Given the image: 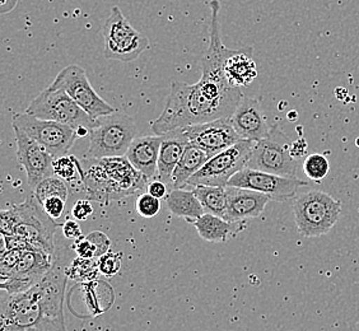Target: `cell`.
Masks as SVG:
<instances>
[{
    "label": "cell",
    "instance_id": "cell-1",
    "mask_svg": "<svg viewBox=\"0 0 359 331\" xmlns=\"http://www.w3.org/2000/svg\"><path fill=\"white\" fill-rule=\"evenodd\" d=\"M218 4L210 7L209 45L201 59V79L194 84L172 82L166 106L152 123L156 135L205 124L219 119H231L241 101V88L232 87L224 73L226 62L237 48H228L222 42Z\"/></svg>",
    "mask_w": 359,
    "mask_h": 331
},
{
    "label": "cell",
    "instance_id": "cell-2",
    "mask_svg": "<svg viewBox=\"0 0 359 331\" xmlns=\"http://www.w3.org/2000/svg\"><path fill=\"white\" fill-rule=\"evenodd\" d=\"M67 266L62 256L54 260L48 276L31 290L0 298V331H67L62 312Z\"/></svg>",
    "mask_w": 359,
    "mask_h": 331
},
{
    "label": "cell",
    "instance_id": "cell-3",
    "mask_svg": "<svg viewBox=\"0 0 359 331\" xmlns=\"http://www.w3.org/2000/svg\"><path fill=\"white\" fill-rule=\"evenodd\" d=\"M82 184L88 201L107 205L110 201H120L148 187L143 173L124 157L81 161Z\"/></svg>",
    "mask_w": 359,
    "mask_h": 331
},
{
    "label": "cell",
    "instance_id": "cell-4",
    "mask_svg": "<svg viewBox=\"0 0 359 331\" xmlns=\"http://www.w3.org/2000/svg\"><path fill=\"white\" fill-rule=\"evenodd\" d=\"M60 224L45 213L35 195H29L21 204L3 209L0 231L3 236H17L48 255L55 252L56 228Z\"/></svg>",
    "mask_w": 359,
    "mask_h": 331
},
{
    "label": "cell",
    "instance_id": "cell-5",
    "mask_svg": "<svg viewBox=\"0 0 359 331\" xmlns=\"http://www.w3.org/2000/svg\"><path fill=\"white\" fill-rule=\"evenodd\" d=\"M137 134L138 129L134 120L121 112L96 119V124L90 129L88 137L90 147L86 158L124 157L133 140L138 137Z\"/></svg>",
    "mask_w": 359,
    "mask_h": 331
},
{
    "label": "cell",
    "instance_id": "cell-6",
    "mask_svg": "<svg viewBox=\"0 0 359 331\" xmlns=\"http://www.w3.org/2000/svg\"><path fill=\"white\" fill-rule=\"evenodd\" d=\"M293 214L298 232L315 238L329 234L338 223L341 203L327 193L310 190L294 198Z\"/></svg>",
    "mask_w": 359,
    "mask_h": 331
},
{
    "label": "cell",
    "instance_id": "cell-7",
    "mask_svg": "<svg viewBox=\"0 0 359 331\" xmlns=\"http://www.w3.org/2000/svg\"><path fill=\"white\" fill-rule=\"evenodd\" d=\"M104 55L109 60L129 62L149 48V40L128 21L120 8H111L109 18L104 22Z\"/></svg>",
    "mask_w": 359,
    "mask_h": 331
},
{
    "label": "cell",
    "instance_id": "cell-8",
    "mask_svg": "<svg viewBox=\"0 0 359 331\" xmlns=\"http://www.w3.org/2000/svg\"><path fill=\"white\" fill-rule=\"evenodd\" d=\"M25 112L41 120L68 125L74 130L79 128L92 129L96 124V119L90 118L65 90L51 84L36 97Z\"/></svg>",
    "mask_w": 359,
    "mask_h": 331
},
{
    "label": "cell",
    "instance_id": "cell-9",
    "mask_svg": "<svg viewBox=\"0 0 359 331\" xmlns=\"http://www.w3.org/2000/svg\"><path fill=\"white\" fill-rule=\"evenodd\" d=\"M301 161L290 154V143L279 125L270 129L269 135L257 142L246 168L278 175L283 177H297Z\"/></svg>",
    "mask_w": 359,
    "mask_h": 331
},
{
    "label": "cell",
    "instance_id": "cell-10",
    "mask_svg": "<svg viewBox=\"0 0 359 331\" xmlns=\"http://www.w3.org/2000/svg\"><path fill=\"white\" fill-rule=\"evenodd\" d=\"M255 142L240 140L226 151L209 158L199 173L189 181V187H227L228 181L248 167Z\"/></svg>",
    "mask_w": 359,
    "mask_h": 331
},
{
    "label": "cell",
    "instance_id": "cell-11",
    "mask_svg": "<svg viewBox=\"0 0 359 331\" xmlns=\"http://www.w3.org/2000/svg\"><path fill=\"white\" fill-rule=\"evenodd\" d=\"M12 125L18 126L28 137L35 139L54 158L68 156L70 148L78 139L76 131L68 125L41 120L26 112L14 114Z\"/></svg>",
    "mask_w": 359,
    "mask_h": 331
},
{
    "label": "cell",
    "instance_id": "cell-12",
    "mask_svg": "<svg viewBox=\"0 0 359 331\" xmlns=\"http://www.w3.org/2000/svg\"><path fill=\"white\" fill-rule=\"evenodd\" d=\"M53 87L62 88L69 95L82 110L86 111L90 118L98 119L106 115H111L116 110L107 104L102 97L97 93L92 87L86 70L72 64L68 65L56 76Z\"/></svg>",
    "mask_w": 359,
    "mask_h": 331
},
{
    "label": "cell",
    "instance_id": "cell-13",
    "mask_svg": "<svg viewBox=\"0 0 359 331\" xmlns=\"http://www.w3.org/2000/svg\"><path fill=\"white\" fill-rule=\"evenodd\" d=\"M307 185L309 182L298 177H283L257 170L243 168L228 181L227 187L249 189L268 195L271 201H285L294 198L298 189Z\"/></svg>",
    "mask_w": 359,
    "mask_h": 331
},
{
    "label": "cell",
    "instance_id": "cell-14",
    "mask_svg": "<svg viewBox=\"0 0 359 331\" xmlns=\"http://www.w3.org/2000/svg\"><path fill=\"white\" fill-rule=\"evenodd\" d=\"M13 130L17 142L18 163L27 173L28 187L35 190L43 180L54 176L55 158L40 143L28 137L18 126H13Z\"/></svg>",
    "mask_w": 359,
    "mask_h": 331
},
{
    "label": "cell",
    "instance_id": "cell-15",
    "mask_svg": "<svg viewBox=\"0 0 359 331\" xmlns=\"http://www.w3.org/2000/svg\"><path fill=\"white\" fill-rule=\"evenodd\" d=\"M53 256L45 252L25 251L12 273L1 279L0 288L8 295H20L40 283L53 268Z\"/></svg>",
    "mask_w": 359,
    "mask_h": 331
},
{
    "label": "cell",
    "instance_id": "cell-16",
    "mask_svg": "<svg viewBox=\"0 0 359 331\" xmlns=\"http://www.w3.org/2000/svg\"><path fill=\"white\" fill-rule=\"evenodd\" d=\"M185 133L189 143L207 153L209 158L242 140L231 123V119H219L205 124L193 125L185 128Z\"/></svg>",
    "mask_w": 359,
    "mask_h": 331
},
{
    "label": "cell",
    "instance_id": "cell-17",
    "mask_svg": "<svg viewBox=\"0 0 359 331\" xmlns=\"http://www.w3.org/2000/svg\"><path fill=\"white\" fill-rule=\"evenodd\" d=\"M237 134L242 140L260 142L269 135L270 128L263 110L262 98L242 97L231 118Z\"/></svg>",
    "mask_w": 359,
    "mask_h": 331
},
{
    "label": "cell",
    "instance_id": "cell-18",
    "mask_svg": "<svg viewBox=\"0 0 359 331\" xmlns=\"http://www.w3.org/2000/svg\"><path fill=\"white\" fill-rule=\"evenodd\" d=\"M271 198L265 194L249 189L227 187V210L224 219L228 222H245L262 215Z\"/></svg>",
    "mask_w": 359,
    "mask_h": 331
},
{
    "label": "cell",
    "instance_id": "cell-19",
    "mask_svg": "<svg viewBox=\"0 0 359 331\" xmlns=\"http://www.w3.org/2000/svg\"><path fill=\"white\" fill-rule=\"evenodd\" d=\"M187 139L185 128L168 131L162 135L161 151H159L158 173L157 180L165 182L167 187H172V176L175 168L187 148Z\"/></svg>",
    "mask_w": 359,
    "mask_h": 331
},
{
    "label": "cell",
    "instance_id": "cell-20",
    "mask_svg": "<svg viewBox=\"0 0 359 331\" xmlns=\"http://www.w3.org/2000/svg\"><path fill=\"white\" fill-rule=\"evenodd\" d=\"M161 143L162 135L137 137L126 153V158L148 181L154 179L158 173Z\"/></svg>",
    "mask_w": 359,
    "mask_h": 331
},
{
    "label": "cell",
    "instance_id": "cell-21",
    "mask_svg": "<svg viewBox=\"0 0 359 331\" xmlns=\"http://www.w3.org/2000/svg\"><path fill=\"white\" fill-rule=\"evenodd\" d=\"M190 223L196 228L201 240L215 243L235 238L246 228L245 222H228L224 218L208 213L203 214L199 219Z\"/></svg>",
    "mask_w": 359,
    "mask_h": 331
},
{
    "label": "cell",
    "instance_id": "cell-22",
    "mask_svg": "<svg viewBox=\"0 0 359 331\" xmlns=\"http://www.w3.org/2000/svg\"><path fill=\"white\" fill-rule=\"evenodd\" d=\"M227 81L232 87H248L257 76V65L254 60V48L251 46L237 48L235 54L228 58L224 67Z\"/></svg>",
    "mask_w": 359,
    "mask_h": 331
},
{
    "label": "cell",
    "instance_id": "cell-23",
    "mask_svg": "<svg viewBox=\"0 0 359 331\" xmlns=\"http://www.w3.org/2000/svg\"><path fill=\"white\" fill-rule=\"evenodd\" d=\"M166 204L175 217L185 218L187 222L196 221L205 214L193 190L172 189L167 195Z\"/></svg>",
    "mask_w": 359,
    "mask_h": 331
},
{
    "label": "cell",
    "instance_id": "cell-24",
    "mask_svg": "<svg viewBox=\"0 0 359 331\" xmlns=\"http://www.w3.org/2000/svg\"><path fill=\"white\" fill-rule=\"evenodd\" d=\"M209 161L207 153L193 144L187 145L185 152L175 168L172 189H185L194 175L199 173Z\"/></svg>",
    "mask_w": 359,
    "mask_h": 331
},
{
    "label": "cell",
    "instance_id": "cell-25",
    "mask_svg": "<svg viewBox=\"0 0 359 331\" xmlns=\"http://www.w3.org/2000/svg\"><path fill=\"white\" fill-rule=\"evenodd\" d=\"M193 191L205 213L224 218L227 210V187H196Z\"/></svg>",
    "mask_w": 359,
    "mask_h": 331
},
{
    "label": "cell",
    "instance_id": "cell-26",
    "mask_svg": "<svg viewBox=\"0 0 359 331\" xmlns=\"http://www.w3.org/2000/svg\"><path fill=\"white\" fill-rule=\"evenodd\" d=\"M34 195L40 204L48 198H62V201H67L69 196V187L67 181L54 175L40 182L34 190Z\"/></svg>",
    "mask_w": 359,
    "mask_h": 331
},
{
    "label": "cell",
    "instance_id": "cell-27",
    "mask_svg": "<svg viewBox=\"0 0 359 331\" xmlns=\"http://www.w3.org/2000/svg\"><path fill=\"white\" fill-rule=\"evenodd\" d=\"M98 264L97 259L87 260L82 257H76L72 260L69 266H67V276L68 279L76 282H90L95 281L98 276Z\"/></svg>",
    "mask_w": 359,
    "mask_h": 331
},
{
    "label": "cell",
    "instance_id": "cell-28",
    "mask_svg": "<svg viewBox=\"0 0 359 331\" xmlns=\"http://www.w3.org/2000/svg\"><path fill=\"white\" fill-rule=\"evenodd\" d=\"M81 170L82 163L76 156H62L54 159V175L67 182H72L76 180L82 181Z\"/></svg>",
    "mask_w": 359,
    "mask_h": 331
},
{
    "label": "cell",
    "instance_id": "cell-29",
    "mask_svg": "<svg viewBox=\"0 0 359 331\" xmlns=\"http://www.w3.org/2000/svg\"><path fill=\"white\" fill-rule=\"evenodd\" d=\"M304 173L307 179L312 181H323L330 173V162L325 154L313 153L304 158Z\"/></svg>",
    "mask_w": 359,
    "mask_h": 331
},
{
    "label": "cell",
    "instance_id": "cell-30",
    "mask_svg": "<svg viewBox=\"0 0 359 331\" xmlns=\"http://www.w3.org/2000/svg\"><path fill=\"white\" fill-rule=\"evenodd\" d=\"M98 270L104 276H114L118 274L121 269L123 264V254L121 252H107L97 259Z\"/></svg>",
    "mask_w": 359,
    "mask_h": 331
},
{
    "label": "cell",
    "instance_id": "cell-31",
    "mask_svg": "<svg viewBox=\"0 0 359 331\" xmlns=\"http://www.w3.org/2000/svg\"><path fill=\"white\" fill-rule=\"evenodd\" d=\"M135 208H137V212L140 217L151 219L159 213L161 201L154 198L151 194H142V195H139L138 199L135 201Z\"/></svg>",
    "mask_w": 359,
    "mask_h": 331
},
{
    "label": "cell",
    "instance_id": "cell-32",
    "mask_svg": "<svg viewBox=\"0 0 359 331\" xmlns=\"http://www.w3.org/2000/svg\"><path fill=\"white\" fill-rule=\"evenodd\" d=\"M23 252L25 251L21 250H3L0 257V281L6 279L12 273L21 260Z\"/></svg>",
    "mask_w": 359,
    "mask_h": 331
},
{
    "label": "cell",
    "instance_id": "cell-33",
    "mask_svg": "<svg viewBox=\"0 0 359 331\" xmlns=\"http://www.w3.org/2000/svg\"><path fill=\"white\" fill-rule=\"evenodd\" d=\"M86 238H88L95 245L97 250V259L104 255V254H107V252H110V238L102 234L101 231H93V232H90V235L86 236Z\"/></svg>",
    "mask_w": 359,
    "mask_h": 331
},
{
    "label": "cell",
    "instance_id": "cell-34",
    "mask_svg": "<svg viewBox=\"0 0 359 331\" xmlns=\"http://www.w3.org/2000/svg\"><path fill=\"white\" fill-rule=\"evenodd\" d=\"M65 203L62 198H48L45 201H42L41 207L43 208L45 213L48 214L51 219H59L62 218L64 209H65Z\"/></svg>",
    "mask_w": 359,
    "mask_h": 331
},
{
    "label": "cell",
    "instance_id": "cell-35",
    "mask_svg": "<svg viewBox=\"0 0 359 331\" xmlns=\"http://www.w3.org/2000/svg\"><path fill=\"white\" fill-rule=\"evenodd\" d=\"M72 248L76 251L78 257L87 259V260L97 259V250L96 248H95V245H93L88 238H86V237H82V238L74 241Z\"/></svg>",
    "mask_w": 359,
    "mask_h": 331
},
{
    "label": "cell",
    "instance_id": "cell-36",
    "mask_svg": "<svg viewBox=\"0 0 359 331\" xmlns=\"http://www.w3.org/2000/svg\"><path fill=\"white\" fill-rule=\"evenodd\" d=\"M3 242H4V250H21V251H35V252H41L37 248H34L31 243H28L26 240L17 236H3Z\"/></svg>",
    "mask_w": 359,
    "mask_h": 331
},
{
    "label": "cell",
    "instance_id": "cell-37",
    "mask_svg": "<svg viewBox=\"0 0 359 331\" xmlns=\"http://www.w3.org/2000/svg\"><path fill=\"white\" fill-rule=\"evenodd\" d=\"M92 214H93V207L88 199H81L76 201V205L72 210V215L76 221H86Z\"/></svg>",
    "mask_w": 359,
    "mask_h": 331
},
{
    "label": "cell",
    "instance_id": "cell-38",
    "mask_svg": "<svg viewBox=\"0 0 359 331\" xmlns=\"http://www.w3.org/2000/svg\"><path fill=\"white\" fill-rule=\"evenodd\" d=\"M62 235L65 238H68V240H79V238H82L83 236H82V229H81V226H79V223L76 222V219H67V221L64 222V224H62Z\"/></svg>",
    "mask_w": 359,
    "mask_h": 331
},
{
    "label": "cell",
    "instance_id": "cell-39",
    "mask_svg": "<svg viewBox=\"0 0 359 331\" xmlns=\"http://www.w3.org/2000/svg\"><path fill=\"white\" fill-rule=\"evenodd\" d=\"M147 191L148 194H151L153 195L154 198H157V199H166L167 195V185L165 182H162L161 180H153L151 181L149 184H148V187H147Z\"/></svg>",
    "mask_w": 359,
    "mask_h": 331
},
{
    "label": "cell",
    "instance_id": "cell-40",
    "mask_svg": "<svg viewBox=\"0 0 359 331\" xmlns=\"http://www.w3.org/2000/svg\"><path fill=\"white\" fill-rule=\"evenodd\" d=\"M306 153H307V143L304 138H299L296 142L290 143V154L293 158L301 161V158L306 156Z\"/></svg>",
    "mask_w": 359,
    "mask_h": 331
},
{
    "label": "cell",
    "instance_id": "cell-41",
    "mask_svg": "<svg viewBox=\"0 0 359 331\" xmlns=\"http://www.w3.org/2000/svg\"><path fill=\"white\" fill-rule=\"evenodd\" d=\"M18 0H0V13H11L17 6Z\"/></svg>",
    "mask_w": 359,
    "mask_h": 331
}]
</instances>
